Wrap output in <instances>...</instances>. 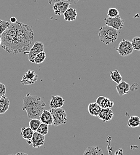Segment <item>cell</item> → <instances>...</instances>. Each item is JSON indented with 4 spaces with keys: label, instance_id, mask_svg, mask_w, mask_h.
Returning <instances> with one entry per match:
<instances>
[{
    "label": "cell",
    "instance_id": "1",
    "mask_svg": "<svg viewBox=\"0 0 140 155\" xmlns=\"http://www.w3.org/2000/svg\"><path fill=\"white\" fill-rule=\"evenodd\" d=\"M0 37L1 48L8 53L17 54L29 50L33 43L34 32L30 26L17 21L10 23Z\"/></svg>",
    "mask_w": 140,
    "mask_h": 155
},
{
    "label": "cell",
    "instance_id": "2",
    "mask_svg": "<svg viewBox=\"0 0 140 155\" xmlns=\"http://www.w3.org/2000/svg\"><path fill=\"white\" fill-rule=\"evenodd\" d=\"M45 107V103L40 97L31 96L30 93H28L23 98L22 110L26 112L29 119H40Z\"/></svg>",
    "mask_w": 140,
    "mask_h": 155
},
{
    "label": "cell",
    "instance_id": "3",
    "mask_svg": "<svg viewBox=\"0 0 140 155\" xmlns=\"http://www.w3.org/2000/svg\"><path fill=\"white\" fill-rule=\"evenodd\" d=\"M118 35L117 30L107 25L101 26L99 31L100 41L106 45L113 44L118 39Z\"/></svg>",
    "mask_w": 140,
    "mask_h": 155
},
{
    "label": "cell",
    "instance_id": "4",
    "mask_svg": "<svg viewBox=\"0 0 140 155\" xmlns=\"http://www.w3.org/2000/svg\"><path fill=\"white\" fill-rule=\"evenodd\" d=\"M50 111L53 118V125L57 127L66 124L67 120V114L63 109H51Z\"/></svg>",
    "mask_w": 140,
    "mask_h": 155
},
{
    "label": "cell",
    "instance_id": "5",
    "mask_svg": "<svg viewBox=\"0 0 140 155\" xmlns=\"http://www.w3.org/2000/svg\"><path fill=\"white\" fill-rule=\"evenodd\" d=\"M116 51L120 56L126 57L132 53L134 48L131 41L123 39L119 44L118 47L116 48Z\"/></svg>",
    "mask_w": 140,
    "mask_h": 155
},
{
    "label": "cell",
    "instance_id": "6",
    "mask_svg": "<svg viewBox=\"0 0 140 155\" xmlns=\"http://www.w3.org/2000/svg\"><path fill=\"white\" fill-rule=\"evenodd\" d=\"M44 45L40 41H36L28 53V58L30 62L34 63V59L37 55L42 51H44Z\"/></svg>",
    "mask_w": 140,
    "mask_h": 155
},
{
    "label": "cell",
    "instance_id": "7",
    "mask_svg": "<svg viewBox=\"0 0 140 155\" xmlns=\"http://www.w3.org/2000/svg\"><path fill=\"white\" fill-rule=\"evenodd\" d=\"M124 20L122 19L119 15L115 18L108 16L104 19L105 24L110 27L115 29L117 31L122 29L124 26Z\"/></svg>",
    "mask_w": 140,
    "mask_h": 155
},
{
    "label": "cell",
    "instance_id": "8",
    "mask_svg": "<svg viewBox=\"0 0 140 155\" xmlns=\"http://www.w3.org/2000/svg\"><path fill=\"white\" fill-rule=\"evenodd\" d=\"M38 79V75L33 70H28L23 76L21 80V84L23 85H32L35 83V82Z\"/></svg>",
    "mask_w": 140,
    "mask_h": 155
},
{
    "label": "cell",
    "instance_id": "9",
    "mask_svg": "<svg viewBox=\"0 0 140 155\" xmlns=\"http://www.w3.org/2000/svg\"><path fill=\"white\" fill-rule=\"evenodd\" d=\"M70 5V4L69 3L66 2H57L53 4L52 8L56 15L61 16V15H63L64 12L69 8Z\"/></svg>",
    "mask_w": 140,
    "mask_h": 155
},
{
    "label": "cell",
    "instance_id": "10",
    "mask_svg": "<svg viewBox=\"0 0 140 155\" xmlns=\"http://www.w3.org/2000/svg\"><path fill=\"white\" fill-rule=\"evenodd\" d=\"M45 136H43L38 132H34L32 138V145L35 149L39 148L44 145L45 143Z\"/></svg>",
    "mask_w": 140,
    "mask_h": 155
},
{
    "label": "cell",
    "instance_id": "11",
    "mask_svg": "<svg viewBox=\"0 0 140 155\" xmlns=\"http://www.w3.org/2000/svg\"><path fill=\"white\" fill-rule=\"evenodd\" d=\"M64 102V99L60 96H53L50 103V107L51 109L61 108Z\"/></svg>",
    "mask_w": 140,
    "mask_h": 155
},
{
    "label": "cell",
    "instance_id": "12",
    "mask_svg": "<svg viewBox=\"0 0 140 155\" xmlns=\"http://www.w3.org/2000/svg\"><path fill=\"white\" fill-rule=\"evenodd\" d=\"M114 116V114L110 108L101 109L98 117L103 122L111 120Z\"/></svg>",
    "mask_w": 140,
    "mask_h": 155
},
{
    "label": "cell",
    "instance_id": "13",
    "mask_svg": "<svg viewBox=\"0 0 140 155\" xmlns=\"http://www.w3.org/2000/svg\"><path fill=\"white\" fill-rule=\"evenodd\" d=\"M96 102L100 106L101 109L112 108L114 106V102L108 98L104 96H99L97 98Z\"/></svg>",
    "mask_w": 140,
    "mask_h": 155
},
{
    "label": "cell",
    "instance_id": "14",
    "mask_svg": "<svg viewBox=\"0 0 140 155\" xmlns=\"http://www.w3.org/2000/svg\"><path fill=\"white\" fill-rule=\"evenodd\" d=\"M34 131L30 127H23L21 130V135L25 139L28 145L32 144V138Z\"/></svg>",
    "mask_w": 140,
    "mask_h": 155
},
{
    "label": "cell",
    "instance_id": "15",
    "mask_svg": "<svg viewBox=\"0 0 140 155\" xmlns=\"http://www.w3.org/2000/svg\"><path fill=\"white\" fill-rule=\"evenodd\" d=\"M116 89L120 96L127 94L130 90V85L125 81H122L116 86Z\"/></svg>",
    "mask_w": 140,
    "mask_h": 155
},
{
    "label": "cell",
    "instance_id": "16",
    "mask_svg": "<svg viewBox=\"0 0 140 155\" xmlns=\"http://www.w3.org/2000/svg\"><path fill=\"white\" fill-rule=\"evenodd\" d=\"M40 120L42 123L45 124L48 126L53 125V118L50 111L44 110L41 115Z\"/></svg>",
    "mask_w": 140,
    "mask_h": 155
},
{
    "label": "cell",
    "instance_id": "17",
    "mask_svg": "<svg viewBox=\"0 0 140 155\" xmlns=\"http://www.w3.org/2000/svg\"><path fill=\"white\" fill-rule=\"evenodd\" d=\"M77 12L73 8H69L63 14L64 20L66 21H75L77 17Z\"/></svg>",
    "mask_w": 140,
    "mask_h": 155
},
{
    "label": "cell",
    "instance_id": "18",
    "mask_svg": "<svg viewBox=\"0 0 140 155\" xmlns=\"http://www.w3.org/2000/svg\"><path fill=\"white\" fill-rule=\"evenodd\" d=\"M10 101L5 96H2L0 98V115L5 114L9 109Z\"/></svg>",
    "mask_w": 140,
    "mask_h": 155
},
{
    "label": "cell",
    "instance_id": "19",
    "mask_svg": "<svg viewBox=\"0 0 140 155\" xmlns=\"http://www.w3.org/2000/svg\"><path fill=\"white\" fill-rule=\"evenodd\" d=\"M101 108L97 102L91 103L88 104V110L91 116H98Z\"/></svg>",
    "mask_w": 140,
    "mask_h": 155
},
{
    "label": "cell",
    "instance_id": "20",
    "mask_svg": "<svg viewBox=\"0 0 140 155\" xmlns=\"http://www.w3.org/2000/svg\"><path fill=\"white\" fill-rule=\"evenodd\" d=\"M83 155H104V153L99 147L91 146L86 149Z\"/></svg>",
    "mask_w": 140,
    "mask_h": 155
},
{
    "label": "cell",
    "instance_id": "21",
    "mask_svg": "<svg viewBox=\"0 0 140 155\" xmlns=\"http://www.w3.org/2000/svg\"><path fill=\"white\" fill-rule=\"evenodd\" d=\"M128 126L133 128L140 127V117L137 116H131L128 119Z\"/></svg>",
    "mask_w": 140,
    "mask_h": 155
},
{
    "label": "cell",
    "instance_id": "22",
    "mask_svg": "<svg viewBox=\"0 0 140 155\" xmlns=\"http://www.w3.org/2000/svg\"><path fill=\"white\" fill-rule=\"evenodd\" d=\"M110 78L112 79V81L118 84H119L122 81V77L120 74V72L118 70H115L113 71L110 72Z\"/></svg>",
    "mask_w": 140,
    "mask_h": 155
},
{
    "label": "cell",
    "instance_id": "23",
    "mask_svg": "<svg viewBox=\"0 0 140 155\" xmlns=\"http://www.w3.org/2000/svg\"><path fill=\"white\" fill-rule=\"evenodd\" d=\"M41 124L40 120L38 119H32L29 124V127L34 131L36 132Z\"/></svg>",
    "mask_w": 140,
    "mask_h": 155
},
{
    "label": "cell",
    "instance_id": "24",
    "mask_svg": "<svg viewBox=\"0 0 140 155\" xmlns=\"http://www.w3.org/2000/svg\"><path fill=\"white\" fill-rule=\"evenodd\" d=\"M48 131H49V128H48V125L42 123L40 124V127H38L37 132H38V133H40L41 134L43 135V136H45L48 133Z\"/></svg>",
    "mask_w": 140,
    "mask_h": 155
},
{
    "label": "cell",
    "instance_id": "25",
    "mask_svg": "<svg viewBox=\"0 0 140 155\" xmlns=\"http://www.w3.org/2000/svg\"><path fill=\"white\" fill-rule=\"evenodd\" d=\"M46 58V53L44 51H42L38 54L34 59V63L38 64H41L44 61Z\"/></svg>",
    "mask_w": 140,
    "mask_h": 155
},
{
    "label": "cell",
    "instance_id": "26",
    "mask_svg": "<svg viewBox=\"0 0 140 155\" xmlns=\"http://www.w3.org/2000/svg\"><path fill=\"white\" fill-rule=\"evenodd\" d=\"M131 43L134 50L140 51V37H135L132 39Z\"/></svg>",
    "mask_w": 140,
    "mask_h": 155
},
{
    "label": "cell",
    "instance_id": "27",
    "mask_svg": "<svg viewBox=\"0 0 140 155\" xmlns=\"http://www.w3.org/2000/svg\"><path fill=\"white\" fill-rule=\"evenodd\" d=\"M10 22L0 19V35L7 29L10 26Z\"/></svg>",
    "mask_w": 140,
    "mask_h": 155
},
{
    "label": "cell",
    "instance_id": "28",
    "mask_svg": "<svg viewBox=\"0 0 140 155\" xmlns=\"http://www.w3.org/2000/svg\"><path fill=\"white\" fill-rule=\"evenodd\" d=\"M119 15V12L118 9L116 8H110L108 10L107 15L111 18H115L118 16Z\"/></svg>",
    "mask_w": 140,
    "mask_h": 155
},
{
    "label": "cell",
    "instance_id": "29",
    "mask_svg": "<svg viewBox=\"0 0 140 155\" xmlns=\"http://www.w3.org/2000/svg\"><path fill=\"white\" fill-rule=\"evenodd\" d=\"M48 2L50 4H54L55 2H60V1H62V2H66L69 3L70 4H77L79 0H48Z\"/></svg>",
    "mask_w": 140,
    "mask_h": 155
},
{
    "label": "cell",
    "instance_id": "30",
    "mask_svg": "<svg viewBox=\"0 0 140 155\" xmlns=\"http://www.w3.org/2000/svg\"><path fill=\"white\" fill-rule=\"evenodd\" d=\"M6 94V87L4 84L0 82V97L5 96Z\"/></svg>",
    "mask_w": 140,
    "mask_h": 155
},
{
    "label": "cell",
    "instance_id": "31",
    "mask_svg": "<svg viewBox=\"0 0 140 155\" xmlns=\"http://www.w3.org/2000/svg\"><path fill=\"white\" fill-rule=\"evenodd\" d=\"M115 155H123V152L122 149H118L115 153Z\"/></svg>",
    "mask_w": 140,
    "mask_h": 155
},
{
    "label": "cell",
    "instance_id": "32",
    "mask_svg": "<svg viewBox=\"0 0 140 155\" xmlns=\"http://www.w3.org/2000/svg\"><path fill=\"white\" fill-rule=\"evenodd\" d=\"M17 21V19L15 17H11L10 18V23H15Z\"/></svg>",
    "mask_w": 140,
    "mask_h": 155
},
{
    "label": "cell",
    "instance_id": "33",
    "mask_svg": "<svg viewBox=\"0 0 140 155\" xmlns=\"http://www.w3.org/2000/svg\"><path fill=\"white\" fill-rule=\"evenodd\" d=\"M15 155H28V154H26V153H22V152H18V153H17Z\"/></svg>",
    "mask_w": 140,
    "mask_h": 155
},
{
    "label": "cell",
    "instance_id": "34",
    "mask_svg": "<svg viewBox=\"0 0 140 155\" xmlns=\"http://www.w3.org/2000/svg\"><path fill=\"white\" fill-rule=\"evenodd\" d=\"M1 37H0V46H1Z\"/></svg>",
    "mask_w": 140,
    "mask_h": 155
},
{
    "label": "cell",
    "instance_id": "35",
    "mask_svg": "<svg viewBox=\"0 0 140 155\" xmlns=\"http://www.w3.org/2000/svg\"><path fill=\"white\" fill-rule=\"evenodd\" d=\"M12 155V154H11V155Z\"/></svg>",
    "mask_w": 140,
    "mask_h": 155
},
{
    "label": "cell",
    "instance_id": "36",
    "mask_svg": "<svg viewBox=\"0 0 140 155\" xmlns=\"http://www.w3.org/2000/svg\"><path fill=\"white\" fill-rule=\"evenodd\" d=\"M1 97H0V98H1Z\"/></svg>",
    "mask_w": 140,
    "mask_h": 155
}]
</instances>
